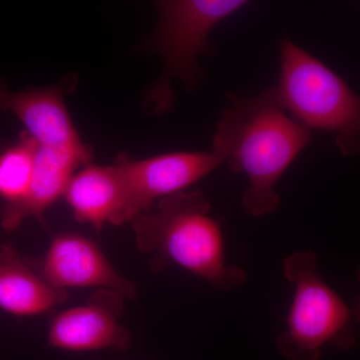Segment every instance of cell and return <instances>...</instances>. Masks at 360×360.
<instances>
[{"mask_svg": "<svg viewBox=\"0 0 360 360\" xmlns=\"http://www.w3.org/2000/svg\"><path fill=\"white\" fill-rule=\"evenodd\" d=\"M226 97L212 151L231 172L246 175L243 207L252 217H264L278 207L276 184L309 146L311 131L281 108L272 87L257 96Z\"/></svg>", "mask_w": 360, "mask_h": 360, "instance_id": "6da1fadb", "label": "cell"}, {"mask_svg": "<svg viewBox=\"0 0 360 360\" xmlns=\"http://www.w3.org/2000/svg\"><path fill=\"white\" fill-rule=\"evenodd\" d=\"M210 212L205 194L186 191L158 201L132 219L135 243L150 257V269L181 267L224 290L245 283V272L226 264L221 226Z\"/></svg>", "mask_w": 360, "mask_h": 360, "instance_id": "7a4b0ae2", "label": "cell"}, {"mask_svg": "<svg viewBox=\"0 0 360 360\" xmlns=\"http://www.w3.org/2000/svg\"><path fill=\"white\" fill-rule=\"evenodd\" d=\"M281 49L277 103L305 129L335 134L343 155L360 153V96L319 59L290 39Z\"/></svg>", "mask_w": 360, "mask_h": 360, "instance_id": "3957f363", "label": "cell"}, {"mask_svg": "<svg viewBox=\"0 0 360 360\" xmlns=\"http://www.w3.org/2000/svg\"><path fill=\"white\" fill-rule=\"evenodd\" d=\"M246 4L243 0L156 2L158 22L146 47L160 54L162 71L146 99V108L150 112L162 115L172 108V80H179L189 89L198 84L201 77L198 59L212 51L210 37L213 28Z\"/></svg>", "mask_w": 360, "mask_h": 360, "instance_id": "277c9868", "label": "cell"}, {"mask_svg": "<svg viewBox=\"0 0 360 360\" xmlns=\"http://www.w3.org/2000/svg\"><path fill=\"white\" fill-rule=\"evenodd\" d=\"M314 252H296L283 262V274L295 286L288 329L277 347L288 360H319L323 345H354L352 312L317 272Z\"/></svg>", "mask_w": 360, "mask_h": 360, "instance_id": "5b68a950", "label": "cell"}, {"mask_svg": "<svg viewBox=\"0 0 360 360\" xmlns=\"http://www.w3.org/2000/svg\"><path fill=\"white\" fill-rule=\"evenodd\" d=\"M115 163L124 184V224L158 201L186 191L222 165L212 151H175L135 160L120 155Z\"/></svg>", "mask_w": 360, "mask_h": 360, "instance_id": "8992f818", "label": "cell"}, {"mask_svg": "<svg viewBox=\"0 0 360 360\" xmlns=\"http://www.w3.org/2000/svg\"><path fill=\"white\" fill-rule=\"evenodd\" d=\"M30 264L59 290L96 288L115 291L127 300L139 295L136 285L120 274L99 246L77 232L56 234L39 262Z\"/></svg>", "mask_w": 360, "mask_h": 360, "instance_id": "52a82bcc", "label": "cell"}, {"mask_svg": "<svg viewBox=\"0 0 360 360\" xmlns=\"http://www.w3.org/2000/svg\"><path fill=\"white\" fill-rule=\"evenodd\" d=\"M125 300L115 291L96 290L84 304L63 310L51 319L47 343L65 352H125L131 345V333L120 322Z\"/></svg>", "mask_w": 360, "mask_h": 360, "instance_id": "ba28073f", "label": "cell"}, {"mask_svg": "<svg viewBox=\"0 0 360 360\" xmlns=\"http://www.w3.org/2000/svg\"><path fill=\"white\" fill-rule=\"evenodd\" d=\"M94 151L78 146H44L37 143L30 191L20 202L4 205L0 224L6 232L18 229L28 217L44 219V212L65 196L73 175L91 162Z\"/></svg>", "mask_w": 360, "mask_h": 360, "instance_id": "9c48e42d", "label": "cell"}, {"mask_svg": "<svg viewBox=\"0 0 360 360\" xmlns=\"http://www.w3.org/2000/svg\"><path fill=\"white\" fill-rule=\"evenodd\" d=\"M65 84L11 91L0 79V111L15 115L39 146L84 144L65 101Z\"/></svg>", "mask_w": 360, "mask_h": 360, "instance_id": "30bf717a", "label": "cell"}, {"mask_svg": "<svg viewBox=\"0 0 360 360\" xmlns=\"http://www.w3.org/2000/svg\"><path fill=\"white\" fill-rule=\"evenodd\" d=\"M63 198L75 220L96 231L108 224H124V184L115 163L84 165L73 175Z\"/></svg>", "mask_w": 360, "mask_h": 360, "instance_id": "8fae6325", "label": "cell"}, {"mask_svg": "<svg viewBox=\"0 0 360 360\" xmlns=\"http://www.w3.org/2000/svg\"><path fill=\"white\" fill-rule=\"evenodd\" d=\"M68 298V291L47 283L11 243L0 246V309L15 316H37L60 307Z\"/></svg>", "mask_w": 360, "mask_h": 360, "instance_id": "7c38bea8", "label": "cell"}, {"mask_svg": "<svg viewBox=\"0 0 360 360\" xmlns=\"http://www.w3.org/2000/svg\"><path fill=\"white\" fill-rule=\"evenodd\" d=\"M37 142L23 131L8 148L0 150V198L4 205L20 202L32 184Z\"/></svg>", "mask_w": 360, "mask_h": 360, "instance_id": "4fadbf2b", "label": "cell"}, {"mask_svg": "<svg viewBox=\"0 0 360 360\" xmlns=\"http://www.w3.org/2000/svg\"><path fill=\"white\" fill-rule=\"evenodd\" d=\"M357 281L360 284V269L357 271ZM352 314L355 317L357 321L360 322V295L355 298L354 310H352Z\"/></svg>", "mask_w": 360, "mask_h": 360, "instance_id": "5bb4252c", "label": "cell"}, {"mask_svg": "<svg viewBox=\"0 0 360 360\" xmlns=\"http://www.w3.org/2000/svg\"><path fill=\"white\" fill-rule=\"evenodd\" d=\"M1 149H2V148H1V146H0V150H1Z\"/></svg>", "mask_w": 360, "mask_h": 360, "instance_id": "9a60e30c", "label": "cell"}]
</instances>
